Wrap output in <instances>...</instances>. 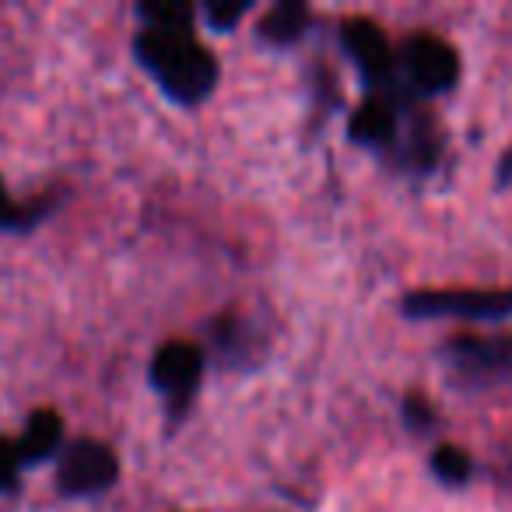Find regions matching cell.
<instances>
[{
    "mask_svg": "<svg viewBox=\"0 0 512 512\" xmlns=\"http://www.w3.org/2000/svg\"><path fill=\"white\" fill-rule=\"evenodd\" d=\"M134 53L137 64L179 106H200L218 85V57L197 43L193 29H141Z\"/></svg>",
    "mask_w": 512,
    "mask_h": 512,
    "instance_id": "obj_1",
    "label": "cell"
},
{
    "mask_svg": "<svg viewBox=\"0 0 512 512\" xmlns=\"http://www.w3.org/2000/svg\"><path fill=\"white\" fill-rule=\"evenodd\" d=\"M407 320H505L512 288H421L400 299Z\"/></svg>",
    "mask_w": 512,
    "mask_h": 512,
    "instance_id": "obj_2",
    "label": "cell"
},
{
    "mask_svg": "<svg viewBox=\"0 0 512 512\" xmlns=\"http://www.w3.org/2000/svg\"><path fill=\"white\" fill-rule=\"evenodd\" d=\"M393 57H397V78L414 95H446L460 81V53L432 32L407 36Z\"/></svg>",
    "mask_w": 512,
    "mask_h": 512,
    "instance_id": "obj_3",
    "label": "cell"
},
{
    "mask_svg": "<svg viewBox=\"0 0 512 512\" xmlns=\"http://www.w3.org/2000/svg\"><path fill=\"white\" fill-rule=\"evenodd\" d=\"M442 362L460 383L488 386L512 376V334H463L442 344Z\"/></svg>",
    "mask_w": 512,
    "mask_h": 512,
    "instance_id": "obj_4",
    "label": "cell"
},
{
    "mask_svg": "<svg viewBox=\"0 0 512 512\" xmlns=\"http://www.w3.org/2000/svg\"><path fill=\"white\" fill-rule=\"evenodd\" d=\"M57 481L64 495L74 498H92L109 491L120 481V460L106 442L78 439L60 453Z\"/></svg>",
    "mask_w": 512,
    "mask_h": 512,
    "instance_id": "obj_5",
    "label": "cell"
},
{
    "mask_svg": "<svg viewBox=\"0 0 512 512\" xmlns=\"http://www.w3.org/2000/svg\"><path fill=\"white\" fill-rule=\"evenodd\" d=\"M207 369V355L193 341H169L151 358V386L172 404H186L197 393Z\"/></svg>",
    "mask_w": 512,
    "mask_h": 512,
    "instance_id": "obj_6",
    "label": "cell"
},
{
    "mask_svg": "<svg viewBox=\"0 0 512 512\" xmlns=\"http://www.w3.org/2000/svg\"><path fill=\"white\" fill-rule=\"evenodd\" d=\"M341 43L348 57L355 60L358 74L369 81L372 88H390L397 81V57L390 50V39L369 18H351L341 25Z\"/></svg>",
    "mask_w": 512,
    "mask_h": 512,
    "instance_id": "obj_7",
    "label": "cell"
},
{
    "mask_svg": "<svg viewBox=\"0 0 512 512\" xmlns=\"http://www.w3.org/2000/svg\"><path fill=\"white\" fill-rule=\"evenodd\" d=\"M351 137L365 148H393L400 144V116H397V106L383 95L376 99H365L358 106V113L351 116L348 123Z\"/></svg>",
    "mask_w": 512,
    "mask_h": 512,
    "instance_id": "obj_8",
    "label": "cell"
},
{
    "mask_svg": "<svg viewBox=\"0 0 512 512\" xmlns=\"http://www.w3.org/2000/svg\"><path fill=\"white\" fill-rule=\"evenodd\" d=\"M60 446H64V421H60L57 411H36L25 425V435L15 442L18 460L29 463V467L57 456Z\"/></svg>",
    "mask_w": 512,
    "mask_h": 512,
    "instance_id": "obj_9",
    "label": "cell"
},
{
    "mask_svg": "<svg viewBox=\"0 0 512 512\" xmlns=\"http://www.w3.org/2000/svg\"><path fill=\"white\" fill-rule=\"evenodd\" d=\"M309 18L313 11L302 4V0H278L274 8H267V15L260 18V39L271 46H292L306 36L309 29Z\"/></svg>",
    "mask_w": 512,
    "mask_h": 512,
    "instance_id": "obj_10",
    "label": "cell"
},
{
    "mask_svg": "<svg viewBox=\"0 0 512 512\" xmlns=\"http://www.w3.org/2000/svg\"><path fill=\"white\" fill-rule=\"evenodd\" d=\"M432 474L439 477L442 484H449V488H463V484L470 481V474H474V460H470L467 449L460 446H439L432 453Z\"/></svg>",
    "mask_w": 512,
    "mask_h": 512,
    "instance_id": "obj_11",
    "label": "cell"
},
{
    "mask_svg": "<svg viewBox=\"0 0 512 512\" xmlns=\"http://www.w3.org/2000/svg\"><path fill=\"white\" fill-rule=\"evenodd\" d=\"M50 200H36V204H15L11 193L4 190V179H0V228H15V232H25V228H36V221L46 218L50 211Z\"/></svg>",
    "mask_w": 512,
    "mask_h": 512,
    "instance_id": "obj_12",
    "label": "cell"
},
{
    "mask_svg": "<svg viewBox=\"0 0 512 512\" xmlns=\"http://www.w3.org/2000/svg\"><path fill=\"white\" fill-rule=\"evenodd\" d=\"M144 29H193V8L186 4H162V0H151L141 4Z\"/></svg>",
    "mask_w": 512,
    "mask_h": 512,
    "instance_id": "obj_13",
    "label": "cell"
},
{
    "mask_svg": "<svg viewBox=\"0 0 512 512\" xmlns=\"http://www.w3.org/2000/svg\"><path fill=\"white\" fill-rule=\"evenodd\" d=\"M253 11V0H211L204 4V18L214 32H228Z\"/></svg>",
    "mask_w": 512,
    "mask_h": 512,
    "instance_id": "obj_14",
    "label": "cell"
},
{
    "mask_svg": "<svg viewBox=\"0 0 512 512\" xmlns=\"http://www.w3.org/2000/svg\"><path fill=\"white\" fill-rule=\"evenodd\" d=\"M404 421H407V428H411V432H418V435L432 432V428H435V407L428 404V400H421V397H407L404 400Z\"/></svg>",
    "mask_w": 512,
    "mask_h": 512,
    "instance_id": "obj_15",
    "label": "cell"
},
{
    "mask_svg": "<svg viewBox=\"0 0 512 512\" xmlns=\"http://www.w3.org/2000/svg\"><path fill=\"white\" fill-rule=\"evenodd\" d=\"M18 470H22V460H18L15 442L0 439V491L18 488Z\"/></svg>",
    "mask_w": 512,
    "mask_h": 512,
    "instance_id": "obj_16",
    "label": "cell"
},
{
    "mask_svg": "<svg viewBox=\"0 0 512 512\" xmlns=\"http://www.w3.org/2000/svg\"><path fill=\"white\" fill-rule=\"evenodd\" d=\"M495 186H498V190H509V186H512V148L505 151L502 158H498V165H495Z\"/></svg>",
    "mask_w": 512,
    "mask_h": 512,
    "instance_id": "obj_17",
    "label": "cell"
}]
</instances>
